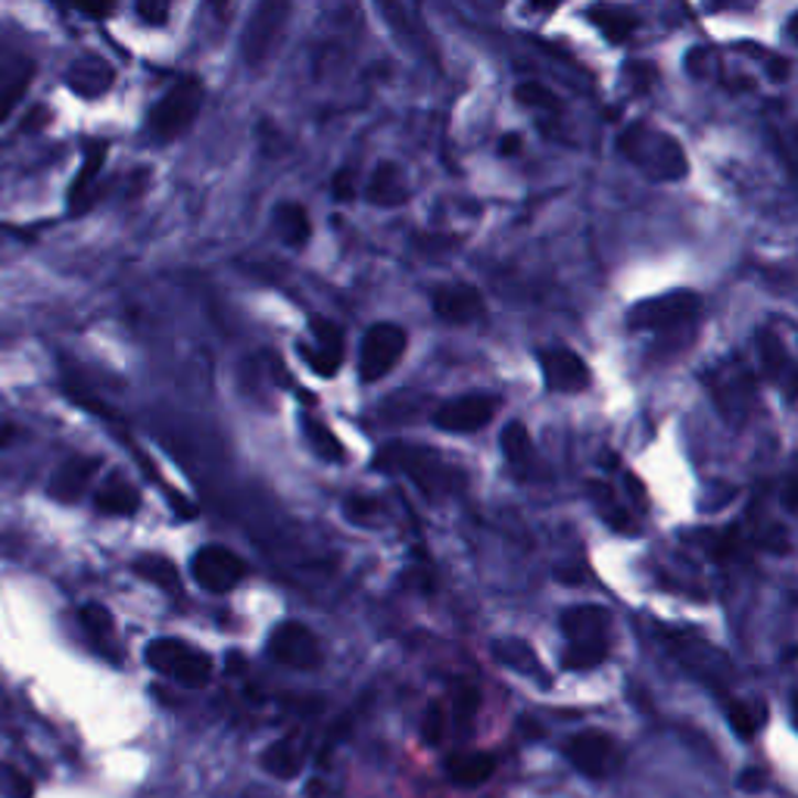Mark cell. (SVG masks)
Returning <instances> with one entry per match:
<instances>
[{"instance_id":"1","label":"cell","mask_w":798,"mask_h":798,"mask_svg":"<svg viewBox=\"0 0 798 798\" xmlns=\"http://www.w3.org/2000/svg\"><path fill=\"white\" fill-rule=\"evenodd\" d=\"M621 153L643 172H649L653 179H683L687 175V153L680 141H673L671 134L658 131V128H646L643 122L627 128L621 134Z\"/></svg>"},{"instance_id":"2","label":"cell","mask_w":798,"mask_h":798,"mask_svg":"<svg viewBox=\"0 0 798 798\" xmlns=\"http://www.w3.org/2000/svg\"><path fill=\"white\" fill-rule=\"evenodd\" d=\"M293 0H256V7L247 17L244 35H240V51L247 66H266L281 47L284 32L291 25Z\"/></svg>"},{"instance_id":"3","label":"cell","mask_w":798,"mask_h":798,"mask_svg":"<svg viewBox=\"0 0 798 798\" xmlns=\"http://www.w3.org/2000/svg\"><path fill=\"white\" fill-rule=\"evenodd\" d=\"M199 107H203V85L197 78H182L160 97V104L150 109L147 128L157 141H175L187 128L194 126Z\"/></svg>"},{"instance_id":"4","label":"cell","mask_w":798,"mask_h":798,"mask_svg":"<svg viewBox=\"0 0 798 798\" xmlns=\"http://www.w3.org/2000/svg\"><path fill=\"white\" fill-rule=\"evenodd\" d=\"M144 658L153 671L184 687H206L213 677V658L182 639H153L144 649Z\"/></svg>"},{"instance_id":"5","label":"cell","mask_w":798,"mask_h":798,"mask_svg":"<svg viewBox=\"0 0 798 798\" xmlns=\"http://www.w3.org/2000/svg\"><path fill=\"white\" fill-rule=\"evenodd\" d=\"M699 309H702V300L692 291L661 293V296L636 303L627 315V325H630V331H655V334L677 331V327L695 322Z\"/></svg>"},{"instance_id":"6","label":"cell","mask_w":798,"mask_h":798,"mask_svg":"<svg viewBox=\"0 0 798 798\" xmlns=\"http://www.w3.org/2000/svg\"><path fill=\"white\" fill-rule=\"evenodd\" d=\"M406 353V331L393 322H378L365 331L359 346V375L365 384L387 378Z\"/></svg>"},{"instance_id":"7","label":"cell","mask_w":798,"mask_h":798,"mask_svg":"<svg viewBox=\"0 0 798 798\" xmlns=\"http://www.w3.org/2000/svg\"><path fill=\"white\" fill-rule=\"evenodd\" d=\"M564 758L590 780H608L612 774L621 770V762H624L615 740L608 733H598V730H586V733L571 736L564 743Z\"/></svg>"},{"instance_id":"8","label":"cell","mask_w":798,"mask_h":798,"mask_svg":"<svg viewBox=\"0 0 798 798\" xmlns=\"http://www.w3.org/2000/svg\"><path fill=\"white\" fill-rule=\"evenodd\" d=\"M381 472L390 474H409L421 484V490L434 493L436 487L450 484V472L436 462L434 455L424 453V450H412V446H387L378 462H375Z\"/></svg>"},{"instance_id":"9","label":"cell","mask_w":798,"mask_h":798,"mask_svg":"<svg viewBox=\"0 0 798 798\" xmlns=\"http://www.w3.org/2000/svg\"><path fill=\"white\" fill-rule=\"evenodd\" d=\"M269 653L274 661L288 665V668H315L322 649H319V639L312 636L309 627L296 624V621H284L278 624L269 636Z\"/></svg>"},{"instance_id":"10","label":"cell","mask_w":798,"mask_h":798,"mask_svg":"<svg viewBox=\"0 0 798 798\" xmlns=\"http://www.w3.org/2000/svg\"><path fill=\"white\" fill-rule=\"evenodd\" d=\"M496 397H481V393H468V397L450 399L436 409V428L440 431H450V434H474L481 431L484 424H490V418L496 416Z\"/></svg>"},{"instance_id":"11","label":"cell","mask_w":798,"mask_h":798,"mask_svg":"<svg viewBox=\"0 0 798 798\" xmlns=\"http://www.w3.org/2000/svg\"><path fill=\"white\" fill-rule=\"evenodd\" d=\"M562 634L574 649L608 653V612L602 605H578L562 615Z\"/></svg>"},{"instance_id":"12","label":"cell","mask_w":798,"mask_h":798,"mask_svg":"<svg viewBox=\"0 0 798 798\" xmlns=\"http://www.w3.org/2000/svg\"><path fill=\"white\" fill-rule=\"evenodd\" d=\"M247 564L237 559L231 549L222 546H206L194 556V578L199 586L213 590V593H228L237 583L244 581Z\"/></svg>"},{"instance_id":"13","label":"cell","mask_w":798,"mask_h":798,"mask_svg":"<svg viewBox=\"0 0 798 798\" xmlns=\"http://www.w3.org/2000/svg\"><path fill=\"white\" fill-rule=\"evenodd\" d=\"M296 349H300V356L306 359V365L315 375L331 378V375H337V368L344 363V331L334 322L315 319L312 322V344H300Z\"/></svg>"},{"instance_id":"14","label":"cell","mask_w":798,"mask_h":798,"mask_svg":"<svg viewBox=\"0 0 798 798\" xmlns=\"http://www.w3.org/2000/svg\"><path fill=\"white\" fill-rule=\"evenodd\" d=\"M543 381L556 393H583L590 387V368L574 349H549L540 356Z\"/></svg>"},{"instance_id":"15","label":"cell","mask_w":798,"mask_h":798,"mask_svg":"<svg viewBox=\"0 0 798 798\" xmlns=\"http://www.w3.org/2000/svg\"><path fill=\"white\" fill-rule=\"evenodd\" d=\"M434 312L446 325H472L484 315V296L472 284H443L434 291Z\"/></svg>"},{"instance_id":"16","label":"cell","mask_w":798,"mask_h":798,"mask_svg":"<svg viewBox=\"0 0 798 798\" xmlns=\"http://www.w3.org/2000/svg\"><path fill=\"white\" fill-rule=\"evenodd\" d=\"M66 82H69V88L75 94H82V97H100V94H107L112 88V82H116V73H112V66L104 63L100 56H85V60H78L69 66V73H66Z\"/></svg>"},{"instance_id":"17","label":"cell","mask_w":798,"mask_h":798,"mask_svg":"<svg viewBox=\"0 0 798 798\" xmlns=\"http://www.w3.org/2000/svg\"><path fill=\"white\" fill-rule=\"evenodd\" d=\"M365 194H368V203H378V206H402L409 199L406 172L397 163H378L365 184Z\"/></svg>"},{"instance_id":"18","label":"cell","mask_w":798,"mask_h":798,"mask_svg":"<svg viewBox=\"0 0 798 798\" xmlns=\"http://www.w3.org/2000/svg\"><path fill=\"white\" fill-rule=\"evenodd\" d=\"M94 472H97V459H73V462L60 465L51 481V496L60 503H75L85 493Z\"/></svg>"},{"instance_id":"19","label":"cell","mask_w":798,"mask_h":798,"mask_svg":"<svg viewBox=\"0 0 798 798\" xmlns=\"http://www.w3.org/2000/svg\"><path fill=\"white\" fill-rule=\"evenodd\" d=\"M274 231L278 237L288 244V247H306L309 237H312V218H309L306 206L300 203H278L272 213Z\"/></svg>"},{"instance_id":"20","label":"cell","mask_w":798,"mask_h":798,"mask_svg":"<svg viewBox=\"0 0 798 798\" xmlns=\"http://www.w3.org/2000/svg\"><path fill=\"white\" fill-rule=\"evenodd\" d=\"M493 655L503 661V665H508V668H515L518 673H527V677H537V680H549L543 673V668H540V658H537V653L527 646V643H521V639H499L496 646H493Z\"/></svg>"},{"instance_id":"21","label":"cell","mask_w":798,"mask_h":798,"mask_svg":"<svg viewBox=\"0 0 798 798\" xmlns=\"http://www.w3.org/2000/svg\"><path fill=\"white\" fill-rule=\"evenodd\" d=\"M503 453H506L508 465L518 474H527L533 468V440L527 434L521 421H511L503 431Z\"/></svg>"},{"instance_id":"22","label":"cell","mask_w":798,"mask_h":798,"mask_svg":"<svg viewBox=\"0 0 798 798\" xmlns=\"http://www.w3.org/2000/svg\"><path fill=\"white\" fill-rule=\"evenodd\" d=\"M496 762L487 752H465V755H455L450 762V777L462 786H477V783L490 780Z\"/></svg>"},{"instance_id":"23","label":"cell","mask_w":798,"mask_h":798,"mask_svg":"<svg viewBox=\"0 0 798 798\" xmlns=\"http://www.w3.org/2000/svg\"><path fill=\"white\" fill-rule=\"evenodd\" d=\"M262 767H266L272 777H278V780H293V777L300 774V767H303V755H300V748H296L293 740H281V743L266 748Z\"/></svg>"},{"instance_id":"24","label":"cell","mask_w":798,"mask_h":798,"mask_svg":"<svg viewBox=\"0 0 798 798\" xmlns=\"http://www.w3.org/2000/svg\"><path fill=\"white\" fill-rule=\"evenodd\" d=\"M97 508L107 511V515H131L134 508L141 506V496L138 490L126 484V481H109L104 490L97 493Z\"/></svg>"},{"instance_id":"25","label":"cell","mask_w":798,"mask_h":798,"mask_svg":"<svg viewBox=\"0 0 798 798\" xmlns=\"http://www.w3.org/2000/svg\"><path fill=\"white\" fill-rule=\"evenodd\" d=\"M104 160H107V144L88 147V157H85V163H82L78 175H75L73 191H69L73 209H82V203H85V197H88V187H91L94 179H97V172H100Z\"/></svg>"},{"instance_id":"26","label":"cell","mask_w":798,"mask_h":798,"mask_svg":"<svg viewBox=\"0 0 798 798\" xmlns=\"http://www.w3.org/2000/svg\"><path fill=\"white\" fill-rule=\"evenodd\" d=\"M303 431H306V440L312 443V450L322 455L325 462H341L346 455L344 443L334 436L331 428H325L322 421H315V418H303Z\"/></svg>"},{"instance_id":"27","label":"cell","mask_w":798,"mask_h":798,"mask_svg":"<svg viewBox=\"0 0 798 798\" xmlns=\"http://www.w3.org/2000/svg\"><path fill=\"white\" fill-rule=\"evenodd\" d=\"M134 574L144 581L157 583L160 590H179V568L163 556H144L134 562Z\"/></svg>"},{"instance_id":"28","label":"cell","mask_w":798,"mask_h":798,"mask_svg":"<svg viewBox=\"0 0 798 798\" xmlns=\"http://www.w3.org/2000/svg\"><path fill=\"white\" fill-rule=\"evenodd\" d=\"M764 721H767L764 702H733V705H730V726H733L743 740H752L764 726Z\"/></svg>"},{"instance_id":"29","label":"cell","mask_w":798,"mask_h":798,"mask_svg":"<svg viewBox=\"0 0 798 798\" xmlns=\"http://www.w3.org/2000/svg\"><path fill=\"white\" fill-rule=\"evenodd\" d=\"M515 97H518V104L527 109H537V112H559L556 94L549 91V88H543V85H537V82L518 85V88H515Z\"/></svg>"},{"instance_id":"30","label":"cell","mask_w":798,"mask_h":798,"mask_svg":"<svg viewBox=\"0 0 798 798\" xmlns=\"http://www.w3.org/2000/svg\"><path fill=\"white\" fill-rule=\"evenodd\" d=\"M596 25L612 37V41H624V37L634 32V19L627 17L624 10H598Z\"/></svg>"},{"instance_id":"31","label":"cell","mask_w":798,"mask_h":798,"mask_svg":"<svg viewBox=\"0 0 798 798\" xmlns=\"http://www.w3.org/2000/svg\"><path fill=\"white\" fill-rule=\"evenodd\" d=\"M474 708H477V690H474L472 683H462L453 699V718H455V724L462 726V733H468V730H472Z\"/></svg>"},{"instance_id":"32","label":"cell","mask_w":798,"mask_h":798,"mask_svg":"<svg viewBox=\"0 0 798 798\" xmlns=\"http://www.w3.org/2000/svg\"><path fill=\"white\" fill-rule=\"evenodd\" d=\"M446 724H450V718H446V711L440 702H431L428 711H424V724H421V736H424V743L428 745H436L443 740V733H446Z\"/></svg>"},{"instance_id":"33","label":"cell","mask_w":798,"mask_h":798,"mask_svg":"<svg viewBox=\"0 0 798 798\" xmlns=\"http://www.w3.org/2000/svg\"><path fill=\"white\" fill-rule=\"evenodd\" d=\"M134 10L147 25H165L172 17V0H134Z\"/></svg>"},{"instance_id":"34","label":"cell","mask_w":798,"mask_h":798,"mask_svg":"<svg viewBox=\"0 0 798 798\" xmlns=\"http://www.w3.org/2000/svg\"><path fill=\"white\" fill-rule=\"evenodd\" d=\"M82 624H85L94 636H100V639L112 634V615H109L104 605H85V608H82Z\"/></svg>"},{"instance_id":"35","label":"cell","mask_w":798,"mask_h":798,"mask_svg":"<svg viewBox=\"0 0 798 798\" xmlns=\"http://www.w3.org/2000/svg\"><path fill=\"white\" fill-rule=\"evenodd\" d=\"M346 518L356 525H375L378 521V503L375 499H346Z\"/></svg>"},{"instance_id":"36","label":"cell","mask_w":798,"mask_h":798,"mask_svg":"<svg viewBox=\"0 0 798 798\" xmlns=\"http://www.w3.org/2000/svg\"><path fill=\"white\" fill-rule=\"evenodd\" d=\"M786 363H789V359H786V353H783L780 341H777V337H774V341L764 337V375H767V378H777Z\"/></svg>"},{"instance_id":"37","label":"cell","mask_w":798,"mask_h":798,"mask_svg":"<svg viewBox=\"0 0 798 798\" xmlns=\"http://www.w3.org/2000/svg\"><path fill=\"white\" fill-rule=\"evenodd\" d=\"M63 3H69V7H75L78 13H85V17L94 19H104L116 10V0H63Z\"/></svg>"},{"instance_id":"38","label":"cell","mask_w":798,"mask_h":798,"mask_svg":"<svg viewBox=\"0 0 798 798\" xmlns=\"http://www.w3.org/2000/svg\"><path fill=\"white\" fill-rule=\"evenodd\" d=\"M764 786H767V770L764 767H748L740 774V789L745 792H762Z\"/></svg>"},{"instance_id":"39","label":"cell","mask_w":798,"mask_h":798,"mask_svg":"<svg viewBox=\"0 0 798 798\" xmlns=\"http://www.w3.org/2000/svg\"><path fill=\"white\" fill-rule=\"evenodd\" d=\"M334 197L337 199H353L356 197V184H353V172H337V179H334Z\"/></svg>"},{"instance_id":"40","label":"cell","mask_w":798,"mask_h":798,"mask_svg":"<svg viewBox=\"0 0 798 798\" xmlns=\"http://www.w3.org/2000/svg\"><path fill=\"white\" fill-rule=\"evenodd\" d=\"M527 7H530V10H543V13H552V10H556V0H530Z\"/></svg>"},{"instance_id":"41","label":"cell","mask_w":798,"mask_h":798,"mask_svg":"<svg viewBox=\"0 0 798 798\" xmlns=\"http://www.w3.org/2000/svg\"><path fill=\"white\" fill-rule=\"evenodd\" d=\"M786 511H796V484H786Z\"/></svg>"},{"instance_id":"42","label":"cell","mask_w":798,"mask_h":798,"mask_svg":"<svg viewBox=\"0 0 798 798\" xmlns=\"http://www.w3.org/2000/svg\"><path fill=\"white\" fill-rule=\"evenodd\" d=\"M13 434H17V431H13L10 424H7V428H0V446H7V443L13 440Z\"/></svg>"}]
</instances>
